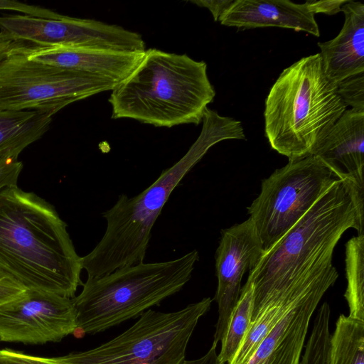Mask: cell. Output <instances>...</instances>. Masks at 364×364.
I'll return each mask as SVG.
<instances>
[{"label":"cell","mask_w":364,"mask_h":364,"mask_svg":"<svg viewBox=\"0 0 364 364\" xmlns=\"http://www.w3.org/2000/svg\"><path fill=\"white\" fill-rule=\"evenodd\" d=\"M328 364H364V320L339 316L331 336Z\"/></svg>","instance_id":"obj_18"},{"label":"cell","mask_w":364,"mask_h":364,"mask_svg":"<svg viewBox=\"0 0 364 364\" xmlns=\"http://www.w3.org/2000/svg\"><path fill=\"white\" fill-rule=\"evenodd\" d=\"M346 109L320 54L306 56L272 85L265 100V136L289 161L300 159L313 155Z\"/></svg>","instance_id":"obj_4"},{"label":"cell","mask_w":364,"mask_h":364,"mask_svg":"<svg viewBox=\"0 0 364 364\" xmlns=\"http://www.w3.org/2000/svg\"><path fill=\"white\" fill-rule=\"evenodd\" d=\"M23 164L18 159H0V191L4 188L16 186Z\"/></svg>","instance_id":"obj_25"},{"label":"cell","mask_w":364,"mask_h":364,"mask_svg":"<svg viewBox=\"0 0 364 364\" xmlns=\"http://www.w3.org/2000/svg\"><path fill=\"white\" fill-rule=\"evenodd\" d=\"M77 314L71 298L27 289L0 305V341L26 344L59 342L74 333Z\"/></svg>","instance_id":"obj_10"},{"label":"cell","mask_w":364,"mask_h":364,"mask_svg":"<svg viewBox=\"0 0 364 364\" xmlns=\"http://www.w3.org/2000/svg\"><path fill=\"white\" fill-rule=\"evenodd\" d=\"M348 0H326L305 1L309 9L315 15L321 13L326 15H334L341 11L342 6Z\"/></svg>","instance_id":"obj_27"},{"label":"cell","mask_w":364,"mask_h":364,"mask_svg":"<svg viewBox=\"0 0 364 364\" xmlns=\"http://www.w3.org/2000/svg\"><path fill=\"white\" fill-rule=\"evenodd\" d=\"M0 10H14L27 16L51 19H60L65 16L50 9L9 0H0Z\"/></svg>","instance_id":"obj_23"},{"label":"cell","mask_w":364,"mask_h":364,"mask_svg":"<svg viewBox=\"0 0 364 364\" xmlns=\"http://www.w3.org/2000/svg\"><path fill=\"white\" fill-rule=\"evenodd\" d=\"M25 50L31 60L80 72L117 85L135 70L145 52L41 47L31 44L25 46Z\"/></svg>","instance_id":"obj_12"},{"label":"cell","mask_w":364,"mask_h":364,"mask_svg":"<svg viewBox=\"0 0 364 364\" xmlns=\"http://www.w3.org/2000/svg\"><path fill=\"white\" fill-rule=\"evenodd\" d=\"M0 28L18 40L41 47L146 50L145 42L138 33L93 19L8 15L0 16Z\"/></svg>","instance_id":"obj_9"},{"label":"cell","mask_w":364,"mask_h":364,"mask_svg":"<svg viewBox=\"0 0 364 364\" xmlns=\"http://www.w3.org/2000/svg\"><path fill=\"white\" fill-rule=\"evenodd\" d=\"M321 299L308 298L289 310L245 364H299L310 321Z\"/></svg>","instance_id":"obj_16"},{"label":"cell","mask_w":364,"mask_h":364,"mask_svg":"<svg viewBox=\"0 0 364 364\" xmlns=\"http://www.w3.org/2000/svg\"><path fill=\"white\" fill-rule=\"evenodd\" d=\"M218 21L226 26L250 29L279 27L319 37L314 14L305 4L289 0H234Z\"/></svg>","instance_id":"obj_13"},{"label":"cell","mask_w":364,"mask_h":364,"mask_svg":"<svg viewBox=\"0 0 364 364\" xmlns=\"http://www.w3.org/2000/svg\"><path fill=\"white\" fill-rule=\"evenodd\" d=\"M52 117L37 111L0 110V159H18L48 130Z\"/></svg>","instance_id":"obj_17"},{"label":"cell","mask_w":364,"mask_h":364,"mask_svg":"<svg viewBox=\"0 0 364 364\" xmlns=\"http://www.w3.org/2000/svg\"><path fill=\"white\" fill-rule=\"evenodd\" d=\"M26 290L16 279L0 269V305L17 298Z\"/></svg>","instance_id":"obj_26"},{"label":"cell","mask_w":364,"mask_h":364,"mask_svg":"<svg viewBox=\"0 0 364 364\" xmlns=\"http://www.w3.org/2000/svg\"><path fill=\"white\" fill-rule=\"evenodd\" d=\"M234 0H196L190 2L208 9L213 15L215 21H218L223 12L230 6Z\"/></svg>","instance_id":"obj_28"},{"label":"cell","mask_w":364,"mask_h":364,"mask_svg":"<svg viewBox=\"0 0 364 364\" xmlns=\"http://www.w3.org/2000/svg\"><path fill=\"white\" fill-rule=\"evenodd\" d=\"M331 309L323 303L316 315L313 328L299 364H328Z\"/></svg>","instance_id":"obj_21"},{"label":"cell","mask_w":364,"mask_h":364,"mask_svg":"<svg viewBox=\"0 0 364 364\" xmlns=\"http://www.w3.org/2000/svg\"><path fill=\"white\" fill-rule=\"evenodd\" d=\"M252 303L253 284L248 277L220 341L221 348L218 354L219 364H230L240 348L251 323Z\"/></svg>","instance_id":"obj_19"},{"label":"cell","mask_w":364,"mask_h":364,"mask_svg":"<svg viewBox=\"0 0 364 364\" xmlns=\"http://www.w3.org/2000/svg\"><path fill=\"white\" fill-rule=\"evenodd\" d=\"M341 11L345 21L338 36L318 43L325 73L336 85L364 73V4L348 0Z\"/></svg>","instance_id":"obj_15"},{"label":"cell","mask_w":364,"mask_h":364,"mask_svg":"<svg viewBox=\"0 0 364 364\" xmlns=\"http://www.w3.org/2000/svg\"><path fill=\"white\" fill-rule=\"evenodd\" d=\"M0 364H61L53 358L26 354L11 349H0Z\"/></svg>","instance_id":"obj_24"},{"label":"cell","mask_w":364,"mask_h":364,"mask_svg":"<svg viewBox=\"0 0 364 364\" xmlns=\"http://www.w3.org/2000/svg\"><path fill=\"white\" fill-rule=\"evenodd\" d=\"M342 178L321 159L311 155L289 161L264 179L259 196L247 207L264 253Z\"/></svg>","instance_id":"obj_7"},{"label":"cell","mask_w":364,"mask_h":364,"mask_svg":"<svg viewBox=\"0 0 364 364\" xmlns=\"http://www.w3.org/2000/svg\"><path fill=\"white\" fill-rule=\"evenodd\" d=\"M337 92L346 107L364 111V73L340 82L337 85Z\"/></svg>","instance_id":"obj_22"},{"label":"cell","mask_w":364,"mask_h":364,"mask_svg":"<svg viewBox=\"0 0 364 364\" xmlns=\"http://www.w3.org/2000/svg\"><path fill=\"white\" fill-rule=\"evenodd\" d=\"M215 96L207 64L186 54L149 48L108 99L112 119H132L158 127L198 125Z\"/></svg>","instance_id":"obj_3"},{"label":"cell","mask_w":364,"mask_h":364,"mask_svg":"<svg viewBox=\"0 0 364 364\" xmlns=\"http://www.w3.org/2000/svg\"><path fill=\"white\" fill-rule=\"evenodd\" d=\"M212 301L203 298L172 312L149 309L112 340L53 358L61 364H183L191 337Z\"/></svg>","instance_id":"obj_6"},{"label":"cell","mask_w":364,"mask_h":364,"mask_svg":"<svg viewBox=\"0 0 364 364\" xmlns=\"http://www.w3.org/2000/svg\"><path fill=\"white\" fill-rule=\"evenodd\" d=\"M0 269L27 289L73 298L81 257L55 207L17 185L0 191Z\"/></svg>","instance_id":"obj_1"},{"label":"cell","mask_w":364,"mask_h":364,"mask_svg":"<svg viewBox=\"0 0 364 364\" xmlns=\"http://www.w3.org/2000/svg\"><path fill=\"white\" fill-rule=\"evenodd\" d=\"M28 44L23 41L16 39L6 31H0V63L16 48Z\"/></svg>","instance_id":"obj_29"},{"label":"cell","mask_w":364,"mask_h":364,"mask_svg":"<svg viewBox=\"0 0 364 364\" xmlns=\"http://www.w3.org/2000/svg\"><path fill=\"white\" fill-rule=\"evenodd\" d=\"M198 259L193 250L172 260L144 262L87 279L81 292L72 298L77 314L75 333L95 334L139 317L181 291Z\"/></svg>","instance_id":"obj_5"},{"label":"cell","mask_w":364,"mask_h":364,"mask_svg":"<svg viewBox=\"0 0 364 364\" xmlns=\"http://www.w3.org/2000/svg\"><path fill=\"white\" fill-rule=\"evenodd\" d=\"M27 44L0 63V110L37 111L53 116L73 103L117 85L80 72L31 60Z\"/></svg>","instance_id":"obj_8"},{"label":"cell","mask_w":364,"mask_h":364,"mask_svg":"<svg viewBox=\"0 0 364 364\" xmlns=\"http://www.w3.org/2000/svg\"><path fill=\"white\" fill-rule=\"evenodd\" d=\"M200 135L186 154L165 169L146 189L134 197L120 195L102 213L107 227L100 242L81 257L87 279L99 277L120 267L144 262L153 226L171 193L183 177L215 144L245 139L242 124L207 108Z\"/></svg>","instance_id":"obj_2"},{"label":"cell","mask_w":364,"mask_h":364,"mask_svg":"<svg viewBox=\"0 0 364 364\" xmlns=\"http://www.w3.org/2000/svg\"><path fill=\"white\" fill-rule=\"evenodd\" d=\"M345 262L347 288L344 296L348 316L364 320V234L347 242Z\"/></svg>","instance_id":"obj_20"},{"label":"cell","mask_w":364,"mask_h":364,"mask_svg":"<svg viewBox=\"0 0 364 364\" xmlns=\"http://www.w3.org/2000/svg\"><path fill=\"white\" fill-rule=\"evenodd\" d=\"M263 255L260 240L250 218L221 230L215 252L218 286L214 300L218 306V318L213 345L217 346L225 334L240 295L244 274L252 269Z\"/></svg>","instance_id":"obj_11"},{"label":"cell","mask_w":364,"mask_h":364,"mask_svg":"<svg viewBox=\"0 0 364 364\" xmlns=\"http://www.w3.org/2000/svg\"><path fill=\"white\" fill-rule=\"evenodd\" d=\"M313 156L364 188V111L346 109Z\"/></svg>","instance_id":"obj_14"},{"label":"cell","mask_w":364,"mask_h":364,"mask_svg":"<svg viewBox=\"0 0 364 364\" xmlns=\"http://www.w3.org/2000/svg\"><path fill=\"white\" fill-rule=\"evenodd\" d=\"M216 347L217 346L212 344L211 348L203 356L192 360H185L183 364H219Z\"/></svg>","instance_id":"obj_30"}]
</instances>
